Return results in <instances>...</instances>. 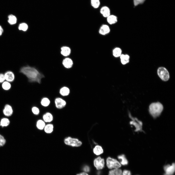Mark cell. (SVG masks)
<instances>
[{
	"label": "cell",
	"mask_w": 175,
	"mask_h": 175,
	"mask_svg": "<svg viewBox=\"0 0 175 175\" xmlns=\"http://www.w3.org/2000/svg\"><path fill=\"white\" fill-rule=\"evenodd\" d=\"M119 57L121 63L123 65L126 64L129 62L130 56L128 54H122Z\"/></svg>",
	"instance_id": "obj_14"
},
{
	"label": "cell",
	"mask_w": 175,
	"mask_h": 175,
	"mask_svg": "<svg viewBox=\"0 0 175 175\" xmlns=\"http://www.w3.org/2000/svg\"><path fill=\"white\" fill-rule=\"evenodd\" d=\"M100 12L104 17L107 18L110 15V9L106 6L102 7L100 9Z\"/></svg>",
	"instance_id": "obj_16"
},
{
	"label": "cell",
	"mask_w": 175,
	"mask_h": 175,
	"mask_svg": "<svg viewBox=\"0 0 175 175\" xmlns=\"http://www.w3.org/2000/svg\"><path fill=\"white\" fill-rule=\"evenodd\" d=\"M3 112L4 115L6 116H11L13 112L12 106L8 104L6 105L3 110Z\"/></svg>",
	"instance_id": "obj_12"
},
{
	"label": "cell",
	"mask_w": 175,
	"mask_h": 175,
	"mask_svg": "<svg viewBox=\"0 0 175 175\" xmlns=\"http://www.w3.org/2000/svg\"><path fill=\"white\" fill-rule=\"evenodd\" d=\"M43 120L45 122H51L53 120L52 115L49 112H47L43 116Z\"/></svg>",
	"instance_id": "obj_15"
},
{
	"label": "cell",
	"mask_w": 175,
	"mask_h": 175,
	"mask_svg": "<svg viewBox=\"0 0 175 175\" xmlns=\"http://www.w3.org/2000/svg\"><path fill=\"white\" fill-rule=\"evenodd\" d=\"M32 111L33 114L35 115H37L39 113V109L36 107H33L32 109Z\"/></svg>",
	"instance_id": "obj_32"
},
{
	"label": "cell",
	"mask_w": 175,
	"mask_h": 175,
	"mask_svg": "<svg viewBox=\"0 0 175 175\" xmlns=\"http://www.w3.org/2000/svg\"><path fill=\"white\" fill-rule=\"evenodd\" d=\"M106 162L107 167L110 169L119 168L121 166L120 163L116 159L110 157L107 158Z\"/></svg>",
	"instance_id": "obj_6"
},
{
	"label": "cell",
	"mask_w": 175,
	"mask_h": 175,
	"mask_svg": "<svg viewBox=\"0 0 175 175\" xmlns=\"http://www.w3.org/2000/svg\"><path fill=\"white\" fill-rule=\"evenodd\" d=\"M165 173L167 175H173L175 170V165L174 163L171 165L167 164L165 166L163 167Z\"/></svg>",
	"instance_id": "obj_8"
},
{
	"label": "cell",
	"mask_w": 175,
	"mask_h": 175,
	"mask_svg": "<svg viewBox=\"0 0 175 175\" xmlns=\"http://www.w3.org/2000/svg\"><path fill=\"white\" fill-rule=\"evenodd\" d=\"M83 170L85 172H88L90 171V168L88 166H86L83 167Z\"/></svg>",
	"instance_id": "obj_37"
},
{
	"label": "cell",
	"mask_w": 175,
	"mask_h": 175,
	"mask_svg": "<svg viewBox=\"0 0 175 175\" xmlns=\"http://www.w3.org/2000/svg\"><path fill=\"white\" fill-rule=\"evenodd\" d=\"M129 116L131 120L130 122V124L134 127L135 131H142V123L141 121L139 120L136 117L132 116L131 114H129Z\"/></svg>",
	"instance_id": "obj_4"
},
{
	"label": "cell",
	"mask_w": 175,
	"mask_h": 175,
	"mask_svg": "<svg viewBox=\"0 0 175 175\" xmlns=\"http://www.w3.org/2000/svg\"><path fill=\"white\" fill-rule=\"evenodd\" d=\"M55 103L56 107L59 109L63 108L66 104V102L65 100L59 97L56 98L55 99Z\"/></svg>",
	"instance_id": "obj_11"
},
{
	"label": "cell",
	"mask_w": 175,
	"mask_h": 175,
	"mask_svg": "<svg viewBox=\"0 0 175 175\" xmlns=\"http://www.w3.org/2000/svg\"><path fill=\"white\" fill-rule=\"evenodd\" d=\"M94 163L95 166L97 170L101 169L104 167V159L98 157L95 159Z\"/></svg>",
	"instance_id": "obj_7"
},
{
	"label": "cell",
	"mask_w": 175,
	"mask_h": 175,
	"mask_svg": "<svg viewBox=\"0 0 175 175\" xmlns=\"http://www.w3.org/2000/svg\"><path fill=\"white\" fill-rule=\"evenodd\" d=\"M8 22L11 25H13L16 23L17 22V18L16 17L12 15H10L8 16Z\"/></svg>",
	"instance_id": "obj_27"
},
{
	"label": "cell",
	"mask_w": 175,
	"mask_h": 175,
	"mask_svg": "<svg viewBox=\"0 0 175 175\" xmlns=\"http://www.w3.org/2000/svg\"><path fill=\"white\" fill-rule=\"evenodd\" d=\"M122 174V175H131V174L130 171L127 170H125L123 171Z\"/></svg>",
	"instance_id": "obj_36"
},
{
	"label": "cell",
	"mask_w": 175,
	"mask_h": 175,
	"mask_svg": "<svg viewBox=\"0 0 175 175\" xmlns=\"http://www.w3.org/2000/svg\"><path fill=\"white\" fill-rule=\"evenodd\" d=\"M36 125L38 129L42 130L44 129L45 125V122L43 120H39L37 122Z\"/></svg>",
	"instance_id": "obj_22"
},
{
	"label": "cell",
	"mask_w": 175,
	"mask_h": 175,
	"mask_svg": "<svg viewBox=\"0 0 175 175\" xmlns=\"http://www.w3.org/2000/svg\"><path fill=\"white\" fill-rule=\"evenodd\" d=\"M110 29L109 26L106 24H104L100 27L99 30L100 34L102 35H105L108 34Z\"/></svg>",
	"instance_id": "obj_10"
},
{
	"label": "cell",
	"mask_w": 175,
	"mask_h": 175,
	"mask_svg": "<svg viewBox=\"0 0 175 175\" xmlns=\"http://www.w3.org/2000/svg\"><path fill=\"white\" fill-rule=\"evenodd\" d=\"M1 86L3 90L6 91H8L11 88V85L10 82L5 81L2 83Z\"/></svg>",
	"instance_id": "obj_25"
},
{
	"label": "cell",
	"mask_w": 175,
	"mask_h": 175,
	"mask_svg": "<svg viewBox=\"0 0 175 175\" xmlns=\"http://www.w3.org/2000/svg\"><path fill=\"white\" fill-rule=\"evenodd\" d=\"M9 121L6 118H4L1 119L0 123V125L2 126H6L9 123Z\"/></svg>",
	"instance_id": "obj_29"
},
{
	"label": "cell",
	"mask_w": 175,
	"mask_h": 175,
	"mask_svg": "<svg viewBox=\"0 0 175 175\" xmlns=\"http://www.w3.org/2000/svg\"><path fill=\"white\" fill-rule=\"evenodd\" d=\"M44 129L46 133L47 134L51 133L53 131V126L52 124H47L45 125Z\"/></svg>",
	"instance_id": "obj_21"
},
{
	"label": "cell",
	"mask_w": 175,
	"mask_h": 175,
	"mask_svg": "<svg viewBox=\"0 0 175 175\" xmlns=\"http://www.w3.org/2000/svg\"><path fill=\"white\" fill-rule=\"evenodd\" d=\"M163 109L162 105L159 102L152 103L149 106V111L150 114L154 118L159 116Z\"/></svg>",
	"instance_id": "obj_2"
},
{
	"label": "cell",
	"mask_w": 175,
	"mask_h": 175,
	"mask_svg": "<svg viewBox=\"0 0 175 175\" xmlns=\"http://www.w3.org/2000/svg\"><path fill=\"white\" fill-rule=\"evenodd\" d=\"M28 27L27 25L25 23H23L20 24L19 25L18 28L19 30L25 31L27 30Z\"/></svg>",
	"instance_id": "obj_31"
},
{
	"label": "cell",
	"mask_w": 175,
	"mask_h": 175,
	"mask_svg": "<svg viewBox=\"0 0 175 175\" xmlns=\"http://www.w3.org/2000/svg\"><path fill=\"white\" fill-rule=\"evenodd\" d=\"M50 101L49 99L47 98L44 97L41 100V104L44 106L46 107L49 105Z\"/></svg>",
	"instance_id": "obj_28"
},
{
	"label": "cell",
	"mask_w": 175,
	"mask_h": 175,
	"mask_svg": "<svg viewBox=\"0 0 175 175\" xmlns=\"http://www.w3.org/2000/svg\"><path fill=\"white\" fill-rule=\"evenodd\" d=\"M64 142L66 145L72 147H79L82 144V142L78 139L70 137H68L65 138Z\"/></svg>",
	"instance_id": "obj_3"
},
{
	"label": "cell",
	"mask_w": 175,
	"mask_h": 175,
	"mask_svg": "<svg viewBox=\"0 0 175 175\" xmlns=\"http://www.w3.org/2000/svg\"><path fill=\"white\" fill-rule=\"evenodd\" d=\"M94 153L97 155H99L103 153V150L102 147L99 145H96L93 149Z\"/></svg>",
	"instance_id": "obj_18"
},
{
	"label": "cell",
	"mask_w": 175,
	"mask_h": 175,
	"mask_svg": "<svg viewBox=\"0 0 175 175\" xmlns=\"http://www.w3.org/2000/svg\"><path fill=\"white\" fill-rule=\"evenodd\" d=\"M157 73L160 78L163 81H167L169 78V72L164 67H159L157 70Z\"/></svg>",
	"instance_id": "obj_5"
},
{
	"label": "cell",
	"mask_w": 175,
	"mask_h": 175,
	"mask_svg": "<svg viewBox=\"0 0 175 175\" xmlns=\"http://www.w3.org/2000/svg\"><path fill=\"white\" fill-rule=\"evenodd\" d=\"M3 31V30L1 26H0V36L1 35Z\"/></svg>",
	"instance_id": "obj_39"
},
{
	"label": "cell",
	"mask_w": 175,
	"mask_h": 175,
	"mask_svg": "<svg viewBox=\"0 0 175 175\" xmlns=\"http://www.w3.org/2000/svg\"><path fill=\"white\" fill-rule=\"evenodd\" d=\"M70 92L69 89L68 88L64 87L61 88L60 93L62 96H66L69 95Z\"/></svg>",
	"instance_id": "obj_23"
},
{
	"label": "cell",
	"mask_w": 175,
	"mask_h": 175,
	"mask_svg": "<svg viewBox=\"0 0 175 175\" xmlns=\"http://www.w3.org/2000/svg\"><path fill=\"white\" fill-rule=\"evenodd\" d=\"M6 141L4 137L0 134V147L3 146L5 143Z\"/></svg>",
	"instance_id": "obj_34"
},
{
	"label": "cell",
	"mask_w": 175,
	"mask_h": 175,
	"mask_svg": "<svg viewBox=\"0 0 175 175\" xmlns=\"http://www.w3.org/2000/svg\"><path fill=\"white\" fill-rule=\"evenodd\" d=\"M20 72L25 75L31 82L40 84L42 79L44 77V75L35 68L29 66L23 67L20 69Z\"/></svg>",
	"instance_id": "obj_1"
},
{
	"label": "cell",
	"mask_w": 175,
	"mask_h": 175,
	"mask_svg": "<svg viewBox=\"0 0 175 175\" xmlns=\"http://www.w3.org/2000/svg\"><path fill=\"white\" fill-rule=\"evenodd\" d=\"M118 158L121 160V163L123 165H126L128 164V161L124 154H122L119 155Z\"/></svg>",
	"instance_id": "obj_24"
},
{
	"label": "cell",
	"mask_w": 175,
	"mask_h": 175,
	"mask_svg": "<svg viewBox=\"0 0 175 175\" xmlns=\"http://www.w3.org/2000/svg\"><path fill=\"white\" fill-rule=\"evenodd\" d=\"M122 50L119 47H116L114 48L113 51V55L115 57H119L122 54Z\"/></svg>",
	"instance_id": "obj_19"
},
{
	"label": "cell",
	"mask_w": 175,
	"mask_h": 175,
	"mask_svg": "<svg viewBox=\"0 0 175 175\" xmlns=\"http://www.w3.org/2000/svg\"><path fill=\"white\" fill-rule=\"evenodd\" d=\"M64 66L66 68L69 69L71 68L73 65L72 60L69 58H66L64 59L62 62Z\"/></svg>",
	"instance_id": "obj_13"
},
{
	"label": "cell",
	"mask_w": 175,
	"mask_h": 175,
	"mask_svg": "<svg viewBox=\"0 0 175 175\" xmlns=\"http://www.w3.org/2000/svg\"><path fill=\"white\" fill-rule=\"evenodd\" d=\"M5 80L4 74L0 73V83H2Z\"/></svg>",
	"instance_id": "obj_35"
},
{
	"label": "cell",
	"mask_w": 175,
	"mask_h": 175,
	"mask_svg": "<svg viewBox=\"0 0 175 175\" xmlns=\"http://www.w3.org/2000/svg\"><path fill=\"white\" fill-rule=\"evenodd\" d=\"M109 175H122V174L121 170L117 168L110 171Z\"/></svg>",
	"instance_id": "obj_26"
},
{
	"label": "cell",
	"mask_w": 175,
	"mask_h": 175,
	"mask_svg": "<svg viewBox=\"0 0 175 175\" xmlns=\"http://www.w3.org/2000/svg\"><path fill=\"white\" fill-rule=\"evenodd\" d=\"M107 21L110 25H112L116 23L117 21L116 16L113 15H110L107 18Z\"/></svg>",
	"instance_id": "obj_17"
},
{
	"label": "cell",
	"mask_w": 175,
	"mask_h": 175,
	"mask_svg": "<svg viewBox=\"0 0 175 175\" xmlns=\"http://www.w3.org/2000/svg\"><path fill=\"white\" fill-rule=\"evenodd\" d=\"M61 54L63 56H67L70 54L71 50L70 48L67 46H63L61 48Z\"/></svg>",
	"instance_id": "obj_20"
},
{
	"label": "cell",
	"mask_w": 175,
	"mask_h": 175,
	"mask_svg": "<svg viewBox=\"0 0 175 175\" xmlns=\"http://www.w3.org/2000/svg\"></svg>",
	"instance_id": "obj_41"
},
{
	"label": "cell",
	"mask_w": 175,
	"mask_h": 175,
	"mask_svg": "<svg viewBox=\"0 0 175 175\" xmlns=\"http://www.w3.org/2000/svg\"><path fill=\"white\" fill-rule=\"evenodd\" d=\"M164 175H167L165 173L164 174Z\"/></svg>",
	"instance_id": "obj_40"
},
{
	"label": "cell",
	"mask_w": 175,
	"mask_h": 175,
	"mask_svg": "<svg viewBox=\"0 0 175 175\" xmlns=\"http://www.w3.org/2000/svg\"><path fill=\"white\" fill-rule=\"evenodd\" d=\"M77 175H88V174L85 172H83L79 174H77Z\"/></svg>",
	"instance_id": "obj_38"
},
{
	"label": "cell",
	"mask_w": 175,
	"mask_h": 175,
	"mask_svg": "<svg viewBox=\"0 0 175 175\" xmlns=\"http://www.w3.org/2000/svg\"><path fill=\"white\" fill-rule=\"evenodd\" d=\"M145 0H133L134 6H136L139 4L143 3Z\"/></svg>",
	"instance_id": "obj_33"
},
{
	"label": "cell",
	"mask_w": 175,
	"mask_h": 175,
	"mask_svg": "<svg viewBox=\"0 0 175 175\" xmlns=\"http://www.w3.org/2000/svg\"><path fill=\"white\" fill-rule=\"evenodd\" d=\"M91 4L94 8H96L99 7L100 2L99 0H91Z\"/></svg>",
	"instance_id": "obj_30"
},
{
	"label": "cell",
	"mask_w": 175,
	"mask_h": 175,
	"mask_svg": "<svg viewBox=\"0 0 175 175\" xmlns=\"http://www.w3.org/2000/svg\"><path fill=\"white\" fill-rule=\"evenodd\" d=\"M5 80L10 82L14 81L15 75L14 73L11 71H6L4 74Z\"/></svg>",
	"instance_id": "obj_9"
}]
</instances>
